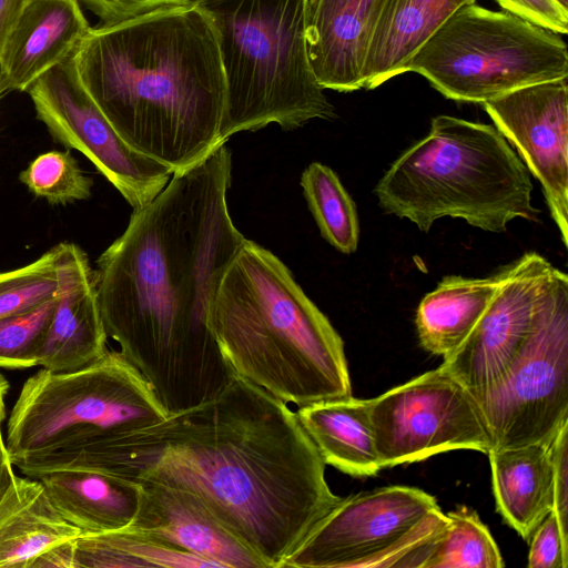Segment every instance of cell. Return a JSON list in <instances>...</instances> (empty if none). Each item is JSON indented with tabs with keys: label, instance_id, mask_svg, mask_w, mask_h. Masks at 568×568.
<instances>
[{
	"label": "cell",
	"instance_id": "obj_1",
	"mask_svg": "<svg viewBox=\"0 0 568 568\" xmlns=\"http://www.w3.org/2000/svg\"><path fill=\"white\" fill-rule=\"evenodd\" d=\"M231 173L226 142L174 172L97 261L108 337L168 416L211 399L234 376L209 325L212 296L245 241L229 212Z\"/></svg>",
	"mask_w": 568,
	"mask_h": 568
},
{
	"label": "cell",
	"instance_id": "obj_2",
	"mask_svg": "<svg viewBox=\"0 0 568 568\" xmlns=\"http://www.w3.org/2000/svg\"><path fill=\"white\" fill-rule=\"evenodd\" d=\"M288 404L234 375L211 399L100 449L87 470L193 496L263 564L288 556L342 500Z\"/></svg>",
	"mask_w": 568,
	"mask_h": 568
},
{
	"label": "cell",
	"instance_id": "obj_3",
	"mask_svg": "<svg viewBox=\"0 0 568 568\" xmlns=\"http://www.w3.org/2000/svg\"><path fill=\"white\" fill-rule=\"evenodd\" d=\"M72 62L119 135L174 172L224 143L225 78L213 26L197 4L90 27Z\"/></svg>",
	"mask_w": 568,
	"mask_h": 568
},
{
	"label": "cell",
	"instance_id": "obj_4",
	"mask_svg": "<svg viewBox=\"0 0 568 568\" xmlns=\"http://www.w3.org/2000/svg\"><path fill=\"white\" fill-rule=\"evenodd\" d=\"M209 325L234 375L286 404L353 396L342 337L285 264L253 241L226 266Z\"/></svg>",
	"mask_w": 568,
	"mask_h": 568
},
{
	"label": "cell",
	"instance_id": "obj_5",
	"mask_svg": "<svg viewBox=\"0 0 568 568\" xmlns=\"http://www.w3.org/2000/svg\"><path fill=\"white\" fill-rule=\"evenodd\" d=\"M529 171L493 125L450 115L390 165L374 189L379 206L428 232L444 216L494 233L537 220Z\"/></svg>",
	"mask_w": 568,
	"mask_h": 568
},
{
	"label": "cell",
	"instance_id": "obj_6",
	"mask_svg": "<svg viewBox=\"0 0 568 568\" xmlns=\"http://www.w3.org/2000/svg\"><path fill=\"white\" fill-rule=\"evenodd\" d=\"M168 417L151 387L119 351L73 372L28 377L9 414L6 445L14 467L36 478L82 470L119 438Z\"/></svg>",
	"mask_w": 568,
	"mask_h": 568
},
{
	"label": "cell",
	"instance_id": "obj_7",
	"mask_svg": "<svg viewBox=\"0 0 568 568\" xmlns=\"http://www.w3.org/2000/svg\"><path fill=\"white\" fill-rule=\"evenodd\" d=\"M308 0H200L220 49L225 103L220 128L226 142L271 123L284 130L335 109L313 72L306 36Z\"/></svg>",
	"mask_w": 568,
	"mask_h": 568
},
{
	"label": "cell",
	"instance_id": "obj_8",
	"mask_svg": "<svg viewBox=\"0 0 568 568\" xmlns=\"http://www.w3.org/2000/svg\"><path fill=\"white\" fill-rule=\"evenodd\" d=\"M416 72L447 99L485 103L516 89L568 77L560 34L474 3L456 10L418 49Z\"/></svg>",
	"mask_w": 568,
	"mask_h": 568
},
{
	"label": "cell",
	"instance_id": "obj_9",
	"mask_svg": "<svg viewBox=\"0 0 568 568\" xmlns=\"http://www.w3.org/2000/svg\"><path fill=\"white\" fill-rule=\"evenodd\" d=\"M448 521L434 496L387 486L342 500L313 528L283 567H419Z\"/></svg>",
	"mask_w": 568,
	"mask_h": 568
},
{
	"label": "cell",
	"instance_id": "obj_10",
	"mask_svg": "<svg viewBox=\"0 0 568 568\" xmlns=\"http://www.w3.org/2000/svg\"><path fill=\"white\" fill-rule=\"evenodd\" d=\"M494 447L550 446L568 422V276L554 268L532 331L481 404Z\"/></svg>",
	"mask_w": 568,
	"mask_h": 568
},
{
	"label": "cell",
	"instance_id": "obj_11",
	"mask_svg": "<svg viewBox=\"0 0 568 568\" xmlns=\"http://www.w3.org/2000/svg\"><path fill=\"white\" fill-rule=\"evenodd\" d=\"M369 414L382 468L494 447L479 403L442 365L369 399Z\"/></svg>",
	"mask_w": 568,
	"mask_h": 568
},
{
	"label": "cell",
	"instance_id": "obj_12",
	"mask_svg": "<svg viewBox=\"0 0 568 568\" xmlns=\"http://www.w3.org/2000/svg\"><path fill=\"white\" fill-rule=\"evenodd\" d=\"M51 136L88 158L133 210L150 203L174 171L132 149L81 83L72 57L39 77L27 91Z\"/></svg>",
	"mask_w": 568,
	"mask_h": 568
},
{
	"label": "cell",
	"instance_id": "obj_13",
	"mask_svg": "<svg viewBox=\"0 0 568 568\" xmlns=\"http://www.w3.org/2000/svg\"><path fill=\"white\" fill-rule=\"evenodd\" d=\"M554 268L536 252L505 266L486 311L463 344L444 358L442 366L480 407L528 339Z\"/></svg>",
	"mask_w": 568,
	"mask_h": 568
},
{
	"label": "cell",
	"instance_id": "obj_14",
	"mask_svg": "<svg viewBox=\"0 0 568 568\" xmlns=\"http://www.w3.org/2000/svg\"><path fill=\"white\" fill-rule=\"evenodd\" d=\"M483 105L541 184L551 217L568 245L567 78L526 85Z\"/></svg>",
	"mask_w": 568,
	"mask_h": 568
},
{
	"label": "cell",
	"instance_id": "obj_15",
	"mask_svg": "<svg viewBox=\"0 0 568 568\" xmlns=\"http://www.w3.org/2000/svg\"><path fill=\"white\" fill-rule=\"evenodd\" d=\"M57 276L55 307L40 351L38 366L53 373L83 368L108 351L94 271L74 243L52 247Z\"/></svg>",
	"mask_w": 568,
	"mask_h": 568
},
{
	"label": "cell",
	"instance_id": "obj_16",
	"mask_svg": "<svg viewBox=\"0 0 568 568\" xmlns=\"http://www.w3.org/2000/svg\"><path fill=\"white\" fill-rule=\"evenodd\" d=\"M388 0H308L310 62L323 89L363 88V69L373 33Z\"/></svg>",
	"mask_w": 568,
	"mask_h": 568
},
{
	"label": "cell",
	"instance_id": "obj_17",
	"mask_svg": "<svg viewBox=\"0 0 568 568\" xmlns=\"http://www.w3.org/2000/svg\"><path fill=\"white\" fill-rule=\"evenodd\" d=\"M90 26L77 0H26L0 54V97L70 59Z\"/></svg>",
	"mask_w": 568,
	"mask_h": 568
},
{
	"label": "cell",
	"instance_id": "obj_18",
	"mask_svg": "<svg viewBox=\"0 0 568 568\" xmlns=\"http://www.w3.org/2000/svg\"><path fill=\"white\" fill-rule=\"evenodd\" d=\"M140 483L143 496L132 528L216 568H264L193 496L155 483Z\"/></svg>",
	"mask_w": 568,
	"mask_h": 568
},
{
	"label": "cell",
	"instance_id": "obj_19",
	"mask_svg": "<svg viewBox=\"0 0 568 568\" xmlns=\"http://www.w3.org/2000/svg\"><path fill=\"white\" fill-rule=\"evenodd\" d=\"M59 515L82 535L132 525L140 509V481L91 470H60L38 478Z\"/></svg>",
	"mask_w": 568,
	"mask_h": 568
},
{
	"label": "cell",
	"instance_id": "obj_20",
	"mask_svg": "<svg viewBox=\"0 0 568 568\" xmlns=\"http://www.w3.org/2000/svg\"><path fill=\"white\" fill-rule=\"evenodd\" d=\"M487 455L496 509L507 525L529 542L554 506L550 446L493 448Z\"/></svg>",
	"mask_w": 568,
	"mask_h": 568
},
{
	"label": "cell",
	"instance_id": "obj_21",
	"mask_svg": "<svg viewBox=\"0 0 568 568\" xmlns=\"http://www.w3.org/2000/svg\"><path fill=\"white\" fill-rule=\"evenodd\" d=\"M475 0H388L373 33L363 69L371 90L405 72L418 49L460 7Z\"/></svg>",
	"mask_w": 568,
	"mask_h": 568
},
{
	"label": "cell",
	"instance_id": "obj_22",
	"mask_svg": "<svg viewBox=\"0 0 568 568\" xmlns=\"http://www.w3.org/2000/svg\"><path fill=\"white\" fill-rule=\"evenodd\" d=\"M81 535L59 515L39 479L16 475L0 499V567L29 568L42 552Z\"/></svg>",
	"mask_w": 568,
	"mask_h": 568
},
{
	"label": "cell",
	"instance_id": "obj_23",
	"mask_svg": "<svg viewBox=\"0 0 568 568\" xmlns=\"http://www.w3.org/2000/svg\"><path fill=\"white\" fill-rule=\"evenodd\" d=\"M297 417L326 465L354 477L381 469L369 414V399L322 402L298 408Z\"/></svg>",
	"mask_w": 568,
	"mask_h": 568
},
{
	"label": "cell",
	"instance_id": "obj_24",
	"mask_svg": "<svg viewBox=\"0 0 568 568\" xmlns=\"http://www.w3.org/2000/svg\"><path fill=\"white\" fill-rule=\"evenodd\" d=\"M503 268L491 276L468 278L450 275L426 294L416 311L422 346L447 358L475 327L503 278Z\"/></svg>",
	"mask_w": 568,
	"mask_h": 568
},
{
	"label": "cell",
	"instance_id": "obj_25",
	"mask_svg": "<svg viewBox=\"0 0 568 568\" xmlns=\"http://www.w3.org/2000/svg\"><path fill=\"white\" fill-rule=\"evenodd\" d=\"M75 568H200L213 565L131 526L74 539Z\"/></svg>",
	"mask_w": 568,
	"mask_h": 568
},
{
	"label": "cell",
	"instance_id": "obj_26",
	"mask_svg": "<svg viewBox=\"0 0 568 568\" xmlns=\"http://www.w3.org/2000/svg\"><path fill=\"white\" fill-rule=\"evenodd\" d=\"M301 185L322 236L337 251L354 253L359 239L356 205L336 173L313 162L304 170Z\"/></svg>",
	"mask_w": 568,
	"mask_h": 568
},
{
	"label": "cell",
	"instance_id": "obj_27",
	"mask_svg": "<svg viewBox=\"0 0 568 568\" xmlns=\"http://www.w3.org/2000/svg\"><path fill=\"white\" fill-rule=\"evenodd\" d=\"M447 525L423 568H501L499 548L478 514L459 506L446 514Z\"/></svg>",
	"mask_w": 568,
	"mask_h": 568
},
{
	"label": "cell",
	"instance_id": "obj_28",
	"mask_svg": "<svg viewBox=\"0 0 568 568\" xmlns=\"http://www.w3.org/2000/svg\"><path fill=\"white\" fill-rule=\"evenodd\" d=\"M19 180L31 193L51 204H64L90 197L92 180L67 151H49L38 155Z\"/></svg>",
	"mask_w": 568,
	"mask_h": 568
},
{
	"label": "cell",
	"instance_id": "obj_29",
	"mask_svg": "<svg viewBox=\"0 0 568 568\" xmlns=\"http://www.w3.org/2000/svg\"><path fill=\"white\" fill-rule=\"evenodd\" d=\"M54 307L55 296L31 310L0 318V368L38 366Z\"/></svg>",
	"mask_w": 568,
	"mask_h": 568
},
{
	"label": "cell",
	"instance_id": "obj_30",
	"mask_svg": "<svg viewBox=\"0 0 568 568\" xmlns=\"http://www.w3.org/2000/svg\"><path fill=\"white\" fill-rule=\"evenodd\" d=\"M54 251L19 268L0 272V318L31 310L55 296Z\"/></svg>",
	"mask_w": 568,
	"mask_h": 568
},
{
	"label": "cell",
	"instance_id": "obj_31",
	"mask_svg": "<svg viewBox=\"0 0 568 568\" xmlns=\"http://www.w3.org/2000/svg\"><path fill=\"white\" fill-rule=\"evenodd\" d=\"M528 554L529 568H567L568 542L562 538L558 520L551 510L534 531Z\"/></svg>",
	"mask_w": 568,
	"mask_h": 568
},
{
	"label": "cell",
	"instance_id": "obj_32",
	"mask_svg": "<svg viewBox=\"0 0 568 568\" xmlns=\"http://www.w3.org/2000/svg\"><path fill=\"white\" fill-rule=\"evenodd\" d=\"M504 11L557 34L568 31V9L556 0H495Z\"/></svg>",
	"mask_w": 568,
	"mask_h": 568
},
{
	"label": "cell",
	"instance_id": "obj_33",
	"mask_svg": "<svg viewBox=\"0 0 568 568\" xmlns=\"http://www.w3.org/2000/svg\"><path fill=\"white\" fill-rule=\"evenodd\" d=\"M550 453L554 466V506L562 538L568 542V422H566L552 443Z\"/></svg>",
	"mask_w": 568,
	"mask_h": 568
},
{
	"label": "cell",
	"instance_id": "obj_34",
	"mask_svg": "<svg viewBox=\"0 0 568 568\" xmlns=\"http://www.w3.org/2000/svg\"><path fill=\"white\" fill-rule=\"evenodd\" d=\"M98 16L102 23H112L151 11L196 4L200 0H77Z\"/></svg>",
	"mask_w": 568,
	"mask_h": 568
},
{
	"label": "cell",
	"instance_id": "obj_35",
	"mask_svg": "<svg viewBox=\"0 0 568 568\" xmlns=\"http://www.w3.org/2000/svg\"><path fill=\"white\" fill-rule=\"evenodd\" d=\"M77 539V538H75ZM75 568L74 539L59 544L39 555L29 568Z\"/></svg>",
	"mask_w": 568,
	"mask_h": 568
},
{
	"label": "cell",
	"instance_id": "obj_36",
	"mask_svg": "<svg viewBox=\"0 0 568 568\" xmlns=\"http://www.w3.org/2000/svg\"><path fill=\"white\" fill-rule=\"evenodd\" d=\"M26 0H0V54Z\"/></svg>",
	"mask_w": 568,
	"mask_h": 568
},
{
	"label": "cell",
	"instance_id": "obj_37",
	"mask_svg": "<svg viewBox=\"0 0 568 568\" xmlns=\"http://www.w3.org/2000/svg\"><path fill=\"white\" fill-rule=\"evenodd\" d=\"M1 426L2 423L0 424V499L16 477L14 466L10 459Z\"/></svg>",
	"mask_w": 568,
	"mask_h": 568
},
{
	"label": "cell",
	"instance_id": "obj_38",
	"mask_svg": "<svg viewBox=\"0 0 568 568\" xmlns=\"http://www.w3.org/2000/svg\"><path fill=\"white\" fill-rule=\"evenodd\" d=\"M9 388V382L0 373V424L3 422L6 417V396L8 394Z\"/></svg>",
	"mask_w": 568,
	"mask_h": 568
},
{
	"label": "cell",
	"instance_id": "obj_39",
	"mask_svg": "<svg viewBox=\"0 0 568 568\" xmlns=\"http://www.w3.org/2000/svg\"><path fill=\"white\" fill-rule=\"evenodd\" d=\"M558 3H560L564 8L568 9V0H556Z\"/></svg>",
	"mask_w": 568,
	"mask_h": 568
}]
</instances>
